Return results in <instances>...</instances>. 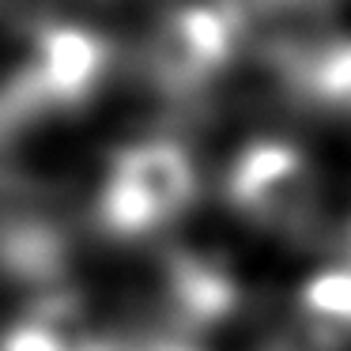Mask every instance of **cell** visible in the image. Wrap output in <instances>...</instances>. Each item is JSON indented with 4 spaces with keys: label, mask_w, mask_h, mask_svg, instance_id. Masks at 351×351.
I'll return each mask as SVG.
<instances>
[{
    "label": "cell",
    "mask_w": 351,
    "mask_h": 351,
    "mask_svg": "<svg viewBox=\"0 0 351 351\" xmlns=\"http://www.w3.org/2000/svg\"><path fill=\"white\" fill-rule=\"evenodd\" d=\"M106 336L91 328L80 298L42 295L0 332V351H106Z\"/></svg>",
    "instance_id": "ba28073f"
},
{
    "label": "cell",
    "mask_w": 351,
    "mask_h": 351,
    "mask_svg": "<svg viewBox=\"0 0 351 351\" xmlns=\"http://www.w3.org/2000/svg\"><path fill=\"white\" fill-rule=\"evenodd\" d=\"M106 351H204V348L185 340V336L159 332V328H136V332L106 336Z\"/></svg>",
    "instance_id": "30bf717a"
},
{
    "label": "cell",
    "mask_w": 351,
    "mask_h": 351,
    "mask_svg": "<svg viewBox=\"0 0 351 351\" xmlns=\"http://www.w3.org/2000/svg\"><path fill=\"white\" fill-rule=\"evenodd\" d=\"M152 328L193 340L238 310V276L204 250H167L152 272Z\"/></svg>",
    "instance_id": "5b68a950"
},
{
    "label": "cell",
    "mask_w": 351,
    "mask_h": 351,
    "mask_svg": "<svg viewBox=\"0 0 351 351\" xmlns=\"http://www.w3.org/2000/svg\"><path fill=\"white\" fill-rule=\"evenodd\" d=\"M276 87L298 110L351 125V34H332L276 76Z\"/></svg>",
    "instance_id": "52a82bcc"
},
{
    "label": "cell",
    "mask_w": 351,
    "mask_h": 351,
    "mask_svg": "<svg viewBox=\"0 0 351 351\" xmlns=\"http://www.w3.org/2000/svg\"><path fill=\"white\" fill-rule=\"evenodd\" d=\"M242 42L227 0H189L155 16L140 42L144 84L167 102H197L234 69Z\"/></svg>",
    "instance_id": "3957f363"
},
{
    "label": "cell",
    "mask_w": 351,
    "mask_h": 351,
    "mask_svg": "<svg viewBox=\"0 0 351 351\" xmlns=\"http://www.w3.org/2000/svg\"><path fill=\"white\" fill-rule=\"evenodd\" d=\"M238 219L287 242H313L325 223V193L310 155L287 140H253L230 159L223 178Z\"/></svg>",
    "instance_id": "277c9868"
},
{
    "label": "cell",
    "mask_w": 351,
    "mask_h": 351,
    "mask_svg": "<svg viewBox=\"0 0 351 351\" xmlns=\"http://www.w3.org/2000/svg\"><path fill=\"white\" fill-rule=\"evenodd\" d=\"M348 265H351V223H348Z\"/></svg>",
    "instance_id": "8fae6325"
},
{
    "label": "cell",
    "mask_w": 351,
    "mask_h": 351,
    "mask_svg": "<svg viewBox=\"0 0 351 351\" xmlns=\"http://www.w3.org/2000/svg\"><path fill=\"white\" fill-rule=\"evenodd\" d=\"M72 265V242L46 212L8 208L0 212V283L53 295Z\"/></svg>",
    "instance_id": "8992f818"
},
{
    "label": "cell",
    "mask_w": 351,
    "mask_h": 351,
    "mask_svg": "<svg viewBox=\"0 0 351 351\" xmlns=\"http://www.w3.org/2000/svg\"><path fill=\"white\" fill-rule=\"evenodd\" d=\"M110 72L114 46L91 27L38 23L0 80V125L19 136L49 117L80 114L102 95Z\"/></svg>",
    "instance_id": "6da1fadb"
},
{
    "label": "cell",
    "mask_w": 351,
    "mask_h": 351,
    "mask_svg": "<svg viewBox=\"0 0 351 351\" xmlns=\"http://www.w3.org/2000/svg\"><path fill=\"white\" fill-rule=\"evenodd\" d=\"M200 197L193 155L170 136L121 144L102 167L95 189V223L102 234L140 242L182 223Z\"/></svg>",
    "instance_id": "7a4b0ae2"
},
{
    "label": "cell",
    "mask_w": 351,
    "mask_h": 351,
    "mask_svg": "<svg viewBox=\"0 0 351 351\" xmlns=\"http://www.w3.org/2000/svg\"><path fill=\"white\" fill-rule=\"evenodd\" d=\"M291 313L325 351H351V265H328L313 272L295 295Z\"/></svg>",
    "instance_id": "9c48e42d"
}]
</instances>
